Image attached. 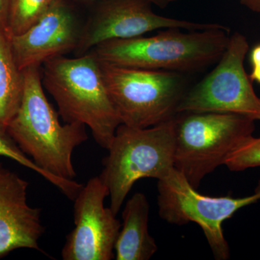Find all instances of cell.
I'll list each match as a JSON object with an SVG mask.
<instances>
[{
	"mask_svg": "<svg viewBox=\"0 0 260 260\" xmlns=\"http://www.w3.org/2000/svg\"><path fill=\"white\" fill-rule=\"evenodd\" d=\"M41 67L23 70L21 104L7 132L24 153L52 175L73 180L76 177L72 155L88 139L81 123L61 124L59 113L48 101Z\"/></svg>",
	"mask_w": 260,
	"mask_h": 260,
	"instance_id": "cell-1",
	"label": "cell"
},
{
	"mask_svg": "<svg viewBox=\"0 0 260 260\" xmlns=\"http://www.w3.org/2000/svg\"><path fill=\"white\" fill-rule=\"evenodd\" d=\"M167 28L157 35L102 43L90 52L102 62L184 73L199 71L218 62L229 44L225 25L205 30Z\"/></svg>",
	"mask_w": 260,
	"mask_h": 260,
	"instance_id": "cell-2",
	"label": "cell"
},
{
	"mask_svg": "<svg viewBox=\"0 0 260 260\" xmlns=\"http://www.w3.org/2000/svg\"><path fill=\"white\" fill-rule=\"evenodd\" d=\"M42 75L44 88L65 122L88 126L97 144L107 150L121 121L96 56L89 51L75 58H54L43 64Z\"/></svg>",
	"mask_w": 260,
	"mask_h": 260,
	"instance_id": "cell-3",
	"label": "cell"
},
{
	"mask_svg": "<svg viewBox=\"0 0 260 260\" xmlns=\"http://www.w3.org/2000/svg\"><path fill=\"white\" fill-rule=\"evenodd\" d=\"M174 118L148 128L118 126L99 175L115 215L137 181L143 178L161 180L174 170Z\"/></svg>",
	"mask_w": 260,
	"mask_h": 260,
	"instance_id": "cell-4",
	"label": "cell"
},
{
	"mask_svg": "<svg viewBox=\"0 0 260 260\" xmlns=\"http://www.w3.org/2000/svg\"><path fill=\"white\" fill-rule=\"evenodd\" d=\"M254 120L239 114L179 112L174 117V168L194 189L225 165L231 153L252 136Z\"/></svg>",
	"mask_w": 260,
	"mask_h": 260,
	"instance_id": "cell-5",
	"label": "cell"
},
{
	"mask_svg": "<svg viewBox=\"0 0 260 260\" xmlns=\"http://www.w3.org/2000/svg\"><path fill=\"white\" fill-rule=\"evenodd\" d=\"M101 63L108 93L121 124L148 128L171 120L187 88L184 73Z\"/></svg>",
	"mask_w": 260,
	"mask_h": 260,
	"instance_id": "cell-6",
	"label": "cell"
},
{
	"mask_svg": "<svg viewBox=\"0 0 260 260\" xmlns=\"http://www.w3.org/2000/svg\"><path fill=\"white\" fill-rule=\"evenodd\" d=\"M159 215L169 223L181 225L193 222L204 232L215 259L230 258V249L222 225L238 210L260 200V179L254 194L244 198L210 197L200 194L174 168L158 181Z\"/></svg>",
	"mask_w": 260,
	"mask_h": 260,
	"instance_id": "cell-7",
	"label": "cell"
},
{
	"mask_svg": "<svg viewBox=\"0 0 260 260\" xmlns=\"http://www.w3.org/2000/svg\"><path fill=\"white\" fill-rule=\"evenodd\" d=\"M249 49L247 39L242 34L231 36L216 67L186 90L177 113H229L260 121V98L244 68Z\"/></svg>",
	"mask_w": 260,
	"mask_h": 260,
	"instance_id": "cell-8",
	"label": "cell"
},
{
	"mask_svg": "<svg viewBox=\"0 0 260 260\" xmlns=\"http://www.w3.org/2000/svg\"><path fill=\"white\" fill-rule=\"evenodd\" d=\"M148 0H104L83 25L75 56L86 54L108 41L143 37L167 28L199 30L219 28L218 23H200L167 18L154 13Z\"/></svg>",
	"mask_w": 260,
	"mask_h": 260,
	"instance_id": "cell-9",
	"label": "cell"
},
{
	"mask_svg": "<svg viewBox=\"0 0 260 260\" xmlns=\"http://www.w3.org/2000/svg\"><path fill=\"white\" fill-rule=\"evenodd\" d=\"M109 190L100 177L89 179L73 201L75 228L67 236L61 257L64 260H111L121 224L106 208Z\"/></svg>",
	"mask_w": 260,
	"mask_h": 260,
	"instance_id": "cell-10",
	"label": "cell"
},
{
	"mask_svg": "<svg viewBox=\"0 0 260 260\" xmlns=\"http://www.w3.org/2000/svg\"><path fill=\"white\" fill-rule=\"evenodd\" d=\"M83 25L65 0H53L41 18L20 35L10 38L19 69L42 67L76 49Z\"/></svg>",
	"mask_w": 260,
	"mask_h": 260,
	"instance_id": "cell-11",
	"label": "cell"
},
{
	"mask_svg": "<svg viewBox=\"0 0 260 260\" xmlns=\"http://www.w3.org/2000/svg\"><path fill=\"white\" fill-rule=\"evenodd\" d=\"M29 183L0 164V258L19 249L41 250L42 210L28 204Z\"/></svg>",
	"mask_w": 260,
	"mask_h": 260,
	"instance_id": "cell-12",
	"label": "cell"
},
{
	"mask_svg": "<svg viewBox=\"0 0 260 260\" xmlns=\"http://www.w3.org/2000/svg\"><path fill=\"white\" fill-rule=\"evenodd\" d=\"M149 212L150 205L143 193H135L127 200L114 246L116 260H148L156 253L158 246L148 231Z\"/></svg>",
	"mask_w": 260,
	"mask_h": 260,
	"instance_id": "cell-13",
	"label": "cell"
},
{
	"mask_svg": "<svg viewBox=\"0 0 260 260\" xmlns=\"http://www.w3.org/2000/svg\"><path fill=\"white\" fill-rule=\"evenodd\" d=\"M23 90V72L15 61L10 36L0 25V129L7 131L21 104Z\"/></svg>",
	"mask_w": 260,
	"mask_h": 260,
	"instance_id": "cell-14",
	"label": "cell"
},
{
	"mask_svg": "<svg viewBox=\"0 0 260 260\" xmlns=\"http://www.w3.org/2000/svg\"><path fill=\"white\" fill-rule=\"evenodd\" d=\"M0 157H6L15 161L18 162L20 165L31 169L34 172L38 173L47 179L51 184H54L61 192L68 197L70 200H74L77 195L83 188V184H79L74 180L63 179L56 177L38 167L31 158H29L26 154L24 153L14 140L10 137L8 132L0 129Z\"/></svg>",
	"mask_w": 260,
	"mask_h": 260,
	"instance_id": "cell-15",
	"label": "cell"
},
{
	"mask_svg": "<svg viewBox=\"0 0 260 260\" xmlns=\"http://www.w3.org/2000/svg\"><path fill=\"white\" fill-rule=\"evenodd\" d=\"M53 0H10L7 32L20 35L41 18Z\"/></svg>",
	"mask_w": 260,
	"mask_h": 260,
	"instance_id": "cell-16",
	"label": "cell"
},
{
	"mask_svg": "<svg viewBox=\"0 0 260 260\" xmlns=\"http://www.w3.org/2000/svg\"><path fill=\"white\" fill-rule=\"evenodd\" d=\"M232 172L260 167V138L249 137L231 153L225 162Z\"/></svg>",
	"mask_w": 260,
	"mask_h": 260,
	"instance_id": "cell-17",
	"label": "cell"
},
{
	"mask_svg": "<svg viewBox=\"0 0 260 260\" xmlns=\"http://www.w3.org/2000/svg\"><path fill=\"white\" fill-rule=\"evenodd\" d=\"M251 73L249 78L251 81L260 84V44L252 48L249 54Z\"/></svg>",
	"mask_w": 260,
	"mask_h": 260,
	"instance_id": "cell-18",
	"label": "cell"
},
{
	"mask_svg": "<svg viewBox=\"0 0 260 260\" xmlns=\"http://www.w3.org/2000/svg\"><path fill=\"white\" fill-rule=\"evenodd\" d=\"M10 0H0V25L7 30Z\"/></svg>",
	"mask_w": 260,
	"mask_h": 260,
	"instance_id": "cell-19",
	"label": "cell"
},
{
	"mask_svg": "<svg viewBox=\"0 0 260 260\" xmlns=\"http://www.w3.org/2000/svg\"><path fill=\"white\" fill-rule=\"evenodd\" d=\"M240 3L251 11L260 13V0H240Z\"/></svg>",
	"mask_w": 260,
	"mask_h": 260,
	"instance_id": "cell-20",
	"label": "cell"
},
{
	"mask_svg": "<svg viewBox=\"0 0 260 260\" xmlns=\"http://www.w3.org/2000/svg\"><path fill=\"white\" fill-rule=\"evenodd\" d=\"M85 1L101 2L104 1V0H85ZM148 1L150 2V3H151L153 5H156V6H158V8H165L169 6L171 3H173L174 0H148Z\"/></svg>",
	"mask_w": 260,
	"mask_h": 260,
	"instance_id": "cell-21",
	"label": "cell"
}]
</instances>
